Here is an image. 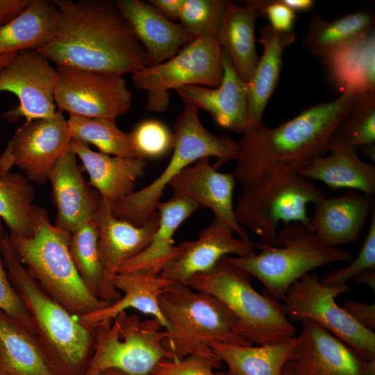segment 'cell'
Instances as JSON below:
<instances>
[{
    "mask_svg": "<svg viewBox=\"0 0 375 375\" xmlns=\"http://www.w3.org/2000/svg\"><path fill=\"white\" fill-rule=\"evenodd\" d=\"M234 229L214 217L193 241L180 243L160 275L171 282L185 283L192 276L213 268L229 254L247 257L255 253L254 244L249 239L235 237Z\"/></svg>",
    "mask_w": 375,
    "mask_h": 375,
    "instance_id": "obj_17",
    "label": "cell"
},
{
    "mask_svg": "<svg viewBox=\"0 0 375 375\" xmlns=\"http://www.w3.org/2000/svg\"><path fill=\"white\" fill-rule=\"evenodd\" d=\"M342 307L360 325L372 331L375 328V305L349 299Z\"/></svg>",
    "mask_w": 375,
    "mask_h": 375,
    "instance_id": "obj_45",
    "label": "cell"
},
{
    "mask_svg": "<svg viewBox=\"0 0 375 375\" xmlns=\"http://www.w3.org/2000/svg\"><path fill=\"white\" fill-rule=\"evenodd\" d=\"M301 322L299 344L289 362L296 375H375V362L364 359L319 324Z\"/></svg>",
    "mask_w": 375,
    "mask_h": 375,
    "instance_id": "obj_18",
    "label": "cell"
},
{
    "mask_svg": "<svg viewBox=\"0 0 375 375\" xmlns=\"http://www.w3.org/2000/svg\"><path fill=\"white\" fill-rule=\"evenodd\" d=\"M67 122L71 139L92 144L106 154L140 158L130 133L120 130L115 119L70 115Z\"/></svg>",
    "mask_w": 375,
    "mask_h": 375,
    "instance_id": "obj_36",
    "label": "cell"
},
{
    "mask_svg": "<svg viewBox=\"0 0 375 375\" xmlns=\"http://www.w3.org/2000/svg\"><path fill=\"white\" fill-rule=\"evenodd\" d=\"M282 1L295 12L309 10L315 5L312 0H282Z\"/></svg>",
    "mask_w": 375,
    "mask_h": 375,
    "instance_id": "obj_49",
    "label": "cell"
},
{
    "mask_svg": "<svg viewBox=\"0 0 375 375\" xmlns=\"http://www.w3.org/2000/svg\"><path fill=\"white\" fill-rule=\"evenodd\" d=\"M246 3L255 6L259 17H265L269 25L281 32L292 31L297 19L296 12L284 4L282 0H248Z\"/></svg>",
    "mask_w": 375,
    "mask_h": 375,
    "instance_id": "obj_44",
    "label": "cell"
},
{
    "mask_svg": "<svg viewBox=\"0 0 375 375\" xmlns=\"http://www.w3.org/2000/svg\"><path fill=\"white\" fill-rule=\"evenodd\" d=\"M71 140L60 110L51 117L26 121L0 155V174L16 166L28 181L44 183L59 157L70 147Z\"/></svg>",
    "mask_w": 375,
    "mask_h": 375,
    "instance_id": "obj_14",
    "label": "cell"
},
{
    "mask_svg": "<svg viewBox=\"0 0 375 375\" xmlns=\"http://www.w3.org/2000/svg\"><path fill=\"white\" fill-rule=\"evenodd\" d=\"M224 74L218 87L185 85L174 90L185 103L208 112L220 126L242 133L247 126V83L222 48Z\"/></svg>",
    "mask_w": 375,
    "mask_h": 375,
    "instance_id": "obj_20",
    "label": "cell"
},
{
    "mask_svg": "<svg viewBox=\"0 0 375 375\" xmlns=\"http://www.w3.org/2000/svg\"><path fill=\"white\" fill-rule=\"evenodd\" d=\"M217 298L234 314L240 330L251 344H274L295 336L283 305L253 287L251 275L225 256L211 269L197 274L185 283Z\"/></svg>",
    "mask_w": 375,
    "mask_h": 375,
    "instance_id": "obj_6",
    "label": "cell"
},
{
    "mask_svg": "<svg viewBox=\"0 0 375 375\" xmlns=\"http://www.w3.org/2000/svg\"><path fill=\"white\" fill-rule=\"evenodd\" d=\"M133 145L140 158L163 157L174 147V134L162 122L148 119L140 122L130 133Z\"/></svg>",
    "mask_w": 375,
    "mask_h": 375,
    "instance_id": "obj_40",
    "label": "cell"
},
{
    "mask_svg": "<svg viewBox=\"0 0 375 375\" xmlns=\"http://www.w3.org/2000/svg\"><path fill=\"white\" fill-rule=\"evenodd\" d=\"M296 40L294 32H281L269 24L259 31L262 53L247 82V126L262 123V115L278 82L283 52Z\"/></svg>",
    "mask_w": 375,
    "mask_h": 375,
    "instance_id": "obj_27",
    "label": "cell"
},
{
    "mask_svg": "<svg viewBox=\"0 0 375 375\" xmlns=\"http://www.w3.org/2000/svg\"><path fill=\"white\" fill-rule=\"evenodd\" d=\"M34 190L18 173L0 174V219L10 233L28 238L33 231Z\"/></svg>",
    "mask_w": 375,
    "mask_h": 375,
    "instance_id": "obj_35",
    "label": "cell"
},
{
    "mask_svg": "<svg viewBox=\"0 0 375 375\" xmlns=\"http://www.w3.org/2000/svg\"><path fill=\"white\" fill-rule=\"evenodd\" d=\"M53 1L56 33L36 51L57 66L122 76L147 67L144 49L116 1Z\"/></svg>",
    "mask_w": 375,
    "mask_h": 375,
    "instance_id": "obj_1",
    "label": "cell"
},
{
    "mask_svg": "<svg viewBox=\"0 0 375 375\" xmlns=\"http://www.w3.org/2000/svg\"><path fill=\"white\" fill-rule=\"evenodd\" d=\"M224 69L222 47L217 35L194 40L164 62L132 74L135 88L147 91L146 108L164 112L169 104L170 90L185 85L218 87Z\"/></svg>",
    "mask_w": 375,
    "mask_h": 375,
    "instance_id": "obj_11",
    "label": "cell"
},
{
    "mask_svg": "<svg viewBox=\"0 0 375 375\" xmlns=\"http://www.w3.org/2000/svg\"><path fill=\"white\" fill-rule=\"evenodd\" d=\"M70 147L81 160L90 185L112 204L134 192L135 182L144 176L148 165L142 158L94 151L88 143L75 139L71 140Z\"/></svg>",
    "mask_w": 375,
    "mask_h": 375,
    "instance_id": "obj_25",
    "label": "cell"
},
{
    "mask_svg": "<svg viewBox=\"0 0 375 375\" xmlns=\"http://www.w3.org/2000/svg\"><path fill=\"white\" fill-rule=\"evenodd\" d=\"M183 0H149V3L168 19L178 20Z\"/></svg>",
    "mask_w": 375,
    "mask_h": 375,
    "instance_id": "obj_47",
    "label": "cell"
},
{
    "mask_svg": "<svg viewBox=\"0 0 375 375\" xmlns=\"http://www.w3.org/2000/svg\"><path fill=\"white\" fill-rule=\"evenodd\" d=\"M98 375H131V374H126L125 372H123L117 369H107V370L103 371Z\"/></svg>",
    "mask_w": 375,
    "mask_h": 375,
    "instance_id": "obj_52",
    "label": "cell"
},
{
    "mask_svg": "<svg viewBox=\"0 0 375 375\" xmlns=\"http://www.w3.org/2000/svg\"><path fill=\"white\" fill-rule=\"evenodd\" d=\"M0 369L11 375H58L35 335L0 310Z\"/></svg>",
    "mask_w": 375,
    "mask_h": 375,
    "instance_id": "obj_32",
    "label": "cell"
},
{
    "mask_svg": "<svg viewBox=\"0 0 375 375\" xmlns=\"http://www.w3.org/2000/svg\"><path fill=\"white\" fill-rule=\"evenodd\" d=\"M33 220L31 236L10 233L8 238L16 256L41 288L78 317L109 305L82 281L69 252L70 233L53 226L47 212L35 205Z\"/></svg>",
    "mask_w": 375,
    "mask_h": 375,
    "instance_id": "obj_5",
    "label": "cell"
},
{
    "mask_svg": "<svg viewBox=\"0 0 375 375\" xmlns=\"http://www.w3.org/2000/svg\"><path fill=\"white\" fill-rule=\"evenodd\" d=\"M116 3L144 49L147 67L164 62L194 40L180 24L166 18L149 2L116 0Z\"/></svg>",
    "mask_w": 375,
    "mask_h": 375,
    "instance_id": "obj_23",
    "label": "cell"
},
{
    "mask_svg": "<svg viewBox=\"0 0 375 375\" xmlns=\"http://www.w3.org/2000/svg\"><path fill=\"white\" fill-rule=\"evenodd\" d=\"M200 207L194 201L173 195L156 207L158 226L149 245L138 255L124 262L119 273L144 272L160 274L174 253V235L180 225Z\"/></svg>",
    "mask_w": 375,
    "mask_h": 375,
    "instance_id": "obj_28",
    "label": "cell"
},
{
    "mask_svg": "<svg viewBox=\"0 0 375 375\" xmlns=\"http://www.w3.org/2000/svg\"><path fill=\"white\" fill-rule=\"evenodd\" d=\"M325 196L323 189L298 173L273 172L243 188L235 207V219L260 242L277 246L279 225H309L308 206Z\"/></svg>",
    "mask_w": 375,
    "mask_h": 375,
    "instance_id": "obj_9",
    "label": "cell"
},
{
    "mask_svg": "<svg viewBox=\"0 0 375 375\" xmlns=\"http://www.w3.org/2000/svg\"><path fill=\"white\" fill-rule=\"evenodd\" d=\"M224 0H183L180 24L193 39L217 35L226 9Z\"/></svg>",
    "mask_w": 375,
    "mask_h": 375,
    "instance_id": "obj_39",
    "label": "cell"
},
{
    "mask_svg": "<svg viewBox=\"0 0 375 375\" xmlns=\"http://www.w3.org/2000/svg\"><path fill=\"white\" fill-rule=\"evenodd\" d=\"M299 336L284 342L253 347L215 344L212 350L228 367L226 375H281L294 358Z\"/></svg>",
    "mask_w": 375,
    "mask_h": 375,
    "instance_id": "obj_33",
    "label": "cell"
},
{
    "mask_svg": "<svg viewBox=\"0 0 375 375\" xmlns=\"http://www.w3.org/2000/svg\"><path fill=\"white\" fill-rule=\"evenodd\" d=\"M216 369L217 367L208 360L190 356L177 360H162L151 375H226V372H215Z\"/></svg>",
    "mask_w": 375,
    "mask_h": 375,
    "instance_id": "obj_43",
    "label": "cell"
},
{
    "mask_svg": "<svg viewBox=\"0 0 375 375\" xmlns=\"http://www.w3.org/2000/svg\"><path fill=\"white\" fill-rule=\"evenodd\" d=\"M17 53L4 54L0 56V69L8 64Z\"/></svg>",
    "mask_w": 375,
    "mask_h": 375,
    "instance_id": "obj_51",
    "label": "cell"
},
{
    "mask_svg": "<svg viewBox=\"0 0 375 375\" xmlns=\"http://www.w3.org/2000/svg\"><path fill=\"white\" fill-rule=\"evenodd\" d=\"M172 157L160 175L144 188L112 204L113 213L120 219L141 226L156 210L165 188L185 168L203 158L214 157L219 168L235 160L238 142L227 135L209 132L201 124L199 109L185 104L174 126Z\"/></svg>",
    "mask_w": 375,
    "mask_h": 375,
    "instance_id": "obj_8",
    "label": "cell"
},
{
    "mask_svg": "<svg viewBox=\"0 0 375 375\" xmlns=\"http://www.w3.org/2000/svg\"><path fill=\"white\" fill-rule=\"evenodd\" d=\"M353 281L361 285L369 286L374 292L375 290V269H367L356 274Z\"/></svg>",
    "mask_w": 375,
    "mask_h": 375,
    "instance_id": "obj_48",
    "label": "cell"
},
{
    "mask_svg": "<svg viewBox=\"0 0 375 375\" xmlns=\"http://www.w3.org/2000/svg\"><path fill=\"white\" fill-rule=\"evenodd\" d=\"M69 147L58 159L48 178L57 215L55 226L69 233L88 222L101 196L85 181Z\"/></svg>",
    "mask_w": 375,
    "mask_h": 375,
    "instance_id": "obj_21",
    "label": "cell"
},
{
    "mask_svg": "<svg viewBox=\"0 0 375 375\" xmlns=\"http://www.w3.org/2000/svg\"><path fill=\"white\" fill-rule=\"evenodd\" d=\"M357 93L341 92L334 100L306 108L273 128L263 123L247 126L238 142L236 180L244 188L273 172L299 173L326 155Z\"/></svg>",
    "mask_w": 375,
    "mask_h": 375,
    "instance_id": "obj_2",
    "label": "cell"
},
{
    "mask_svg": "<svg viewBox=\"0 0 375 375\" xmlns=\"http://www.w3.org/2000/svg\"><path fill=\"white\" fill-rule=\"evenodd\" d=\"M363 153L368 158L373 160L374 162L375 158V147L374 144L367 145L362 147Z\"/></svg>",
    "mask_w": 375,
    "mask_h": 375,
    "instance_id": "obj_50",
    "label": "cell"
},
{
    "mask_svg": "<svg viewBox=\"0 0 375 375\" xmlns=\"http://www.w3.org/2000/svg\"><path fill=\"white\" fill-rule=\"evenodd\" d=\"M92 219L98 230V249L103 272L99 299L110 304L122 295L114 285L120 265L149 245L158 226L159 215L155 210L142 225L137 226L117 217L112 203L101 197Z\"/></svg>",
    "mask_w": 375,
    "mask_h": 375,
    "instance_id": "obj_15",
    "label": "cell"
},
{
    "mask_svg": "<svg viewBox=\"0 0 375 375\" xmlns=\"http://www.w3.org/2000/svg\"><path fill=\"white\" fill-rule=\"evenodd\" d=\"M4 228L0 219V310L18 320L35 335L32 318L8 276L1 253Z\"/></svg>",
    "mask_w": 375,
    "mask_h": 375,
    "instance_id": "obj_42",
    "label": "cell"
},
{
    "mask_svg": "<svg viewBox=\"0 0 375 375\" xmlns=\"http://www.w3.org/2000/svg\"><path fill=\"white\" fill-rule=\"evenodd\" d=\"M375 208L371 212L367 234L356 258L348 266L327 273L320 282L326 286L347 284V281L367 269H375Z\"/></svg>",
    "mask_w": 375,
    "mask_h": 375,
    "instance_id": "obj_41",
    "label": "cell"
},
{
    "mask_svg": "<svg viewBox=\"0 0 375 375\" xmlns=\"http://www.w3.org/2000/svg\"><path fill=\"white\" fill-rule=\"evenodd\" d=\"M336 134L357 147L375 143V90L358 92Z\"/></svg>",
    "mask_w": 375,
    "mask_h": 375,
    "instance_id": "obj_38",
    "label": "cell"
},
{
    "mask_svg": "<svg viewBox=\"0 0 375 375\" xmlns=\"http://www.w3.org/2000/svg\"><path fill=\"white\" fill-rule=\"evenodd\" d=\"M159 306L167 322L164 344L171 360L196 356L220 368L223 362L212 350L214 344L252 345L234 314L210 294L171 282L161 293Z\"/></svg>",
    "mask_w": 375,
    "mask_h": 375,
    "instance_id": "obj_4",
    "label": "cell"
},
{
    "mask_svg": "<svg viewBox=\"0 0 375 375\" xmlns=\"http://www.w3.org/2000/svg\"><path fill=\"white\" fill-rule=\"evenodd\" d=\"M226 1L224 17L217 33L221 47L228 54L242 81L248 82L258 60L256 47L258 9L244 1Z\"/></svg>",
    "mask_w": 375,
    "mask_h": 375,
    "instance_id": "obj_30",
    "label": "cell"
},
{
    "mask_svg": "<svg viewBox=\"0 0 375 375\" xmlns=\"http://www.w3.org/2000/svg\"><path fill=\"white\" fill-rule=\"evenodd\" d=\"M54 101L70 115L116 119L128 112L133 95L122 76L58 65Z\"/></svg>",
    "mask_w": 375,
    "mask_h": 375,
    "instance_id": "obj_13",
    "label": "cell"
},
{
    "mask_svg": "<svg viewBox=\"0 0 375 375\" xmlns=\"http://www.w3.org/2000/svg\"><path fill=\"white\" fill-rule=\"evenodd\" d=\"M315 206L309 226L325 244L338 247L357 241L374 208V197L349 190L322 198Z\"/></svg>",
    "mask_w": 375,
    "mask_h": 375,
    "instance_id": "obj_22",
    "label": "cell"
},
{
    "mask_svg": "<svg viewBox=\"0 0 375 375\" xmlns=\"http://www.w3.org/2000/svg\"><path fill=\"white\" fill-rule=\"evenodd\" d=\"M56 79V69L44 55L36 50L17 52L0 69V92L13 93L19 101L5 117L15 122L22 117L29 121L53 115Z\"/></svg>",
    "mask_w": 375,
    "mask_h": 375,
    "instance_id": "obj_16",
    "label": "cell"
},
{
    "mask_svg": "<svg viewBox=\"0 0 375 375\" xmlns=\"http://www.w3.org/2000/svg\"><path fill=\"white\" fill-rule=\"evenodd\" d=\"M281 375H296L289 362L285 366Z\"/></svg>",
    "mask_w": 375,
    "mask_h": 375,
    "instance_id": "obj_53",
    "label": "cell"
},
{
    "mask_svg": "<svg viewBox=\"0 0 375 375\" xmlns=\"http://www.w3.org/2000/svg\"><path fill=\"white\" fill-rule=\"evenodd\" d=\"M94 346L84 375L117 369L131 375H151L172 357L164 344L166 329L156 319L142 320L126 311L96 327Z\"/></svg>",
    "mask_w": 375,
    "mask_h": 375,
    "instance_id": "obj_10",
    "label": "cell"
},
{
    "mask_svg": "<svg viewBox=\"0 0 375 375\" xmlns=\"http://www.w3.org/2000/svg\"><path fill=\"white\" fill-rule=\"evenodd\" d=\"M69 249L82 281L99 299L103 272L98 249V230L92 219L70 233Z\"/></svg>",
    "mask_w": 375,
    "mask_h": 375,
    "instance_id": "obj_37",
    "label": "cell"
},
{
    "mask_svg": "<svg viewBox=\"0 0 375 375\" xmlns=\"http://www.w3.org/2000/svg\"><path fill=\"white\" fill-rule=\"evenodd\" d=\"M58 21L53 1L31 0L20 14L0 28V56L44 47L54 36Z\"/></svg>",
    "mask_w": 375,
    "mask_h": 375,
    "instance_id": "obj_31",
    "label": "cell"
},
{
    "mask_svg": "<svg viewBox=\"0 0 375 375\" xmlns=\"http://www.w3.org/2000/svg\"><path fill=\"white\" fill-rule=\"evenodd\" d=\"M358 150L335 133L327 153L298 174L312 181H320L331 190L346 188L374 196L375 167L361 160Z\"/></svg>",
    "mask_w": 375,
    "mask_h": 375,
    "instance_id": "obj_24",
    "label": "cell"
},
{
    "mask_svg": "<svg viewBox=\"0 0 375 375\" xmlns=\"http://www.w3.org/2000/svg\"><path fill=\"white\" fill-rule=\"evenodd\" d=\"M1 253L10 281L32 318L35 335L51 367L58 375H84L96 328L84 324L41 288L16 256L5 230Z\"/></svg>",
    "mask_w": 375,
    "mask_h": 375,
    "instance_id": "obj_3",
    "label": "cell"
},
{
    "mask_svg": "<svg viewBox=\"0 0 375 375\" xmlns=\"http://www.w3.org/2000/svg\"><path fill=\"white\" fill-rule=\"evenodd\" d=\"M203 158L182 170L169 183L173 195L188 198L210 208L215 217L231 226L238 237L249 239L247 232L236 222L233 192L234 174L223 173Z\"/></svg>",
    "mask_w": 375,
    "mask_h": 375,
    "instance_id": "obj_19",
    "label": "cell"
},
{
    "mask_svg": "<svg viewBox=\"0 0 375 375\" xmlns=\"http://www.w3.org/2000/svg\"><path fill=\"white\" fill-rule=\"evenodd\" d=\"M375 15L362 9L327 21L315 15L310 20L303 45L315 56L322 55L374 30Z\"/></svg>",
    "mask_w": 375,
    "mask_h": 375,
    "instance_id": "obj_34",
    "label": "cell"
},
{
    "mask_svg": "<svg viewBox=\"0 0 375 375\" xmlns=\"http://www.w3.org/2000/svg\"><path fill=\"white\" fill-rule=\"evenodd\" d=\"M171 283L160 274L144 272L119 273L115 278V288L123 294L106 307L79 317L86 326L110 323L120 312L128 308L135 309L157 319L167 330V322L159 306V298Z\"/></svg>",
    "mask_w": 375,
    "mask_h": 375,
    "instance_id": "obj_26",
    "label": "cell"
},
{
    "mask_svg": "<svg viewBox=\"0 0 375 375\" xmlns=\"http://www.w3.org/2000/svg\"><path fill=\"white\" fill-rule=\"evenodd\" d=\"M31 0H0V28L20 14Z\"/></svg>",
    "mask_w": 375,
    "mask_h": 375,
    "instance_id": "obj_46",
    "label": "cell"
},
{
    "mask_svg": "<svg viewBox=\"0 0 375 375\" xmlns=\"http://www.w3.org/2000/svg\"><path fill=\"white\" fill-rule=\"evenodd\" d=\"M349 290L347 284L324 285L310 272L289 288L283 305L288 318L319 324L364 359L375 362V333L356 322L335 301L336 297Z\"/></svg>",
    "mask_w": 375,
    "mask_h": 375,
    "instance_id": "obj_12",
    "label": "cell"
},
{
    "mask_svg": "<svg viewBox=\"0 0 375 375\" xmlns=\"http://www.w3.org/2000/svg\"><path fill=\"white\" fill-rule=\"evenodd\" d=\"M341 92L375 90V31L329 51L319 58Z\"/></svg>",
    "mask_w": 375,
    "mask_h": 375,
    "instance_id": "obj_29",
    "label": "cell"
},
{
    "mask_svg": "<svg viewBox=\"0 0 375 375\" xmlns=\"http://www.w3.org/2000/svg\"><path fill=\"white\" fill-rule=\"evenodd\" d=\"M277 246L254 244L258 253L247 257L226 256L264 285L266 294L283 300L289 288L317 267L352 260L351 253L322 242L309 225L283 224L277 234Z\"/></svg>",
    "mask_w": 375,
    "mask_h": 375,
    "instance_id": "obj_7",
    "label": "cell"
},
{
    "mask_svg": "<svg viewBox=\"0 0 375 375\" xmlns=\"http://www.w3.org/2000/svg\"><path fill=\"white\" fill-rule=\"evenodd\" d=\"M0 375H11L6 372H4L3 370L2 369H0Z\"/></svg>",
    "mask_w": 375,
    "mask_h": 375,
    "instance_id": "obj_54",
    "label": "cell"
}]
</instances>
